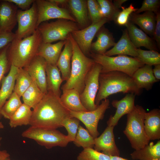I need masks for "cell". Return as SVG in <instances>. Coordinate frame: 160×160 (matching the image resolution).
<instances>
[{"instance_id": "obj_1", "label": "cell", "mask_w": 160, "mask_h": 160, "mask_svg": "<svg viewBox=\"0 0 160 160\" xmlns=\"http://www.w3.org/2000/svg\"><path fill=\"white\" fill-rule=\"evenodd\" d=\"M71 117L70 110L60 97L47 92L32 111L30 126L48 129L63 127L66 118Z\"/></svg>"}, {"instance_id": "obj_2", "label": "cell", "mask_w": 160, "mask_h": 160, "mask_svg": "<svg viewBox=\"0 0 160 160\" xmlns=\"http://www.w3.org/2000/svg\"><path fill=\"white\" fill-rule=\"evenodd\" d=\"M99 87L95 100L97 106L101 101L110 95L119 92L140 95L139 89L132 77L124 73L113 71L100 73L99 78Z\"/></svg>"}, {"instance_id": "obj_3", "label": "cell", "mask_w": 160, "mask_h": 160, "mask_svg": "<svg viewBox=\"0 0 160 160\" xmlns=\"http://www.w3.org/2000/svg\"><path fill=\"white\" fill-rule=\"evenodd\" d=\"M42 42L38 29L32 35L23 39L15 38L10 44L8 59L11 65L18 68L26 67L37 55Z\"/></svg>"}, {"instance_id": "obj_4", "label": "cell", "mask_w": 160, "mask_h": 160, "mask_svg": "<svg viewBox=\"0 0 160 160\" xmlns=\"http://www.w3.org/2000/svg\"><path fill=\"white\" fill-rule=\"evenodd\" d=\"M68 38L72 47L71 73L69 78L62 86L61 89L62 90L75 89L80 94L84 87L86 77L95 62L93 59L87 57L83 53L71 33Z\"/></svg>"}, {"instance_id": "obj_5", "label": "cell", "mask_w": 160, "mask_h": 160, "mask_svg": "<svg viewBox=\"0 0 160 160\" xmlns=\"http://www.w3.org/2000/svg\"><path fill=\"white\" fill-rule=\"evenodd\" d=\"M146 112L142 106L136 105L134 109L127 114L126 126L123 132L132 148L135 150L143 148L150 141L144 127Z\"/></svg>"}, {"instance_id": "obj_6", "label": "cell", "mask_w": 160, "mask_h": 160, "mask_svg": "<svg viewBox=\"0 0 160 160\" xmlns=\"http://www.w3.org/2000/svg\"><path fill=\"white\" fill-rule=\"evenodd\" d=\"M89 55L95 63L101 66V73L117 71L132 77L136 70L144 65L137 58L126 55L108 56L92 52Z\"/></svg>"}, {"instance_id": "obj_7", "label": "cell", "mask_w": 160, "mask_h": 160, "mask_svg": "<svg viewBox=\"0 0 160 160\" xmlns=\"http://www.w3.org/2000/svg\"><path fill=\"white\" fill-rule=\"evenodd\" d=\"M25 138L33 140L48 149L66 147L71 142L67 135L57 129H48L30 126L22 133Z\"/></svg>"}, {"instance_id": "obj_8", "label": "cell", "mask_w": 160, "mask_h": 160, "mask_svg": "<svg viewBox=\"0 0 160 160\" xmlns=\"http://www.w3.org/2000/svg\"><path fill=\"white\" fill-rule=\"evenodd\" d=\"M37 29L41 34L42 41L49 43L65 40L72 32L79 29L76 22L62 19L49 23L43 22Z\"/></svg>"}, {"instance_id": "obj_9", "label": "cell", "mask_w": 160, "mask_h": 160, "mask_svg": "<svg viewBox=\"0 0 160 160\" xmlns=\"http://www.w3.org/2000/svg\"><path fill=\"white\" fill-rule=\"evenodd\" d=\"M101 69L99 64L95 63L86 77L84 87L80 95L82 105L88 111L94 110L97 107L95 100L99 89V78Z\"/></svg>"}, {"instance_id": "obj_10", "label": "cell", "mask_w": 160, "mask_h": 160, "mask_svg": "<svg viewBox=\"0 0 160 160\" xmlns=\"http://www.w3.org/2000/svg\"><path fill=\"white\" fill-rule=\"evenodd\" d=\"M110 101L106 99L101 101L97 108L92 111H75L70 110V116L82 122L92 136L95 138L99 135L97 130L98 122L104 117L106 110L109 108Z\"/></svg>"}, {"instance_id": "obj_11", "label": "cell", "mask_w": 160, "mask_h": 160, "mask_svg": "<svg viewBox=\"0 0 160 160\" xmlns=\"http://www.w3.org/2000/svg\"><path fill=\"white\" fill-rule=\"evenodd\" d=\"M35 2L38 13L37 29L41 23L50 19H65L76 22L67 9L59 7L49 0H36Z\"/></svg>"}, {"instance_id": "obj_12", "label": "cell", "mask_w": 160, "mask_h": 160, "mask_svg": "<svg viewBox=\"0 0 160 160\" xmlns=\"http://www.w3.org/2000/svg\"><path fill=\"white\" fill-rule=\"evenodd\" d=\"M17 19L18 27L15 33L16 38L22 39L33 33L37 29L38 19V11L35 1L28 10L18 9Z\"/></svg>"}, {"instance_id": "obj_13", "label": "cell", "mask_w": 160, "mask_h": 160, "mask_svg": "<svg viewBox=\"0 0 160 160\" xmlns=\"http://www.w3.org/2000/svg\"><path fill=\"white\" fill-rule=\"evenodd\" d=\"M108 21L103 18L99 21L81 30L71 33V35L80 49L85 55L89 54L91 51L92 41L100 29Z\"/></svg>"}, {"instance_id": "obj_14", "label": "cell", "mask_w": 160, "mask_h": 160, "mask_svg": "<svg viewBox=\"0 0 160 160\" xmlns=\"http://www.w3.org/2000/svg\"><path fill=\"white\" fill-rule=\"evenodd\" d=\"M114 128L108 126L100 136L94 138L95 150L109 156H120L119 150L115 142Z\"/></svg>"}, {"instance_id": "obj_15", "label": "cell", "mask_w": 160, "mask_h": 160, "mask_svg": "<svg viewBox=\"0 0 160 160\" xmlns=\"http://www.w3.org/2000/svg\"><path fill=\"white\" fill-rule=\"evenodd\" d=\"M17 8L7 0H0V33L12 32L17 23Z\"/></svg>"}, {"instance_id": "obj_16", "label": "cell", "mask_w": 160, "mask_h": 160, "mask_svg": "<svg viewBox=\"0 0 160 160\" xmlns=\"http://www.w3.org/2000/svg\"><path fill=\"white\" fill-rule=\"evenodd\" d=\"M47 62L42 57L37 55L25 68L32 79L44 94L47 92L46 68Z\"/></svg>"}, {"instance_id": "obj_17", "label": "cell", "mask_w": 160, "mask_h": 160, "mask_svg": "<svg viewBox=\"0 0 160 160\" xmlns=\"http://www.w3.org/2000/svg\"><path fill=\"white\" fill-rule=\"evenodd\" d=\"M135 95L128 93L121 99L114 100L112 103V106L116 108L114 115L110 116L107 122L108 126L114 127L118 123L121 118L131 112L135 106Z\"/></svg>"}, {"instance_id": "obj_18", "label": "cell", "mask_w": 160, "mask_h": 160, "mask_svg": "<svg viewBox=\"0 0 160 160\" xmlns=\"http://www.w3.org/2000/svg\"><path fill=\"white\" fill-rule=\"evenodd\" d=\"M125 26L130 40L136 48L143 47L149 50H158L153 40L135 24L129 21Z\"/></svg>"}, {"instance_id": "obj_19", "label": "cell", "mask_w": 160, "mask_h": 160, "mask_svg": "<svg viewBox=\"0 0 160 160\" xmlns=\"http://www.w3.org/2000/svg\"><path fill=\"white\" fill-rule=\"evenodd\" d=\"M137 49L130 40L126 29L123 31L122 35L118 42L104 55L108 56L117 55H129L136 58L137 54Z\"/></svg>"}, {"instance_id": "obj_20", "label": "cell", "mask_w": 160, "mask_h": 160, "mask_svg": "<svg viewBox=\"0 0 160 160\" xmlns=\"http://www.w3.org/2000/svg\"><path fill=\"white\" fill-rule=\"evenodd\" d=\"M145 133L150 140L160 139V110L155 108L146 112L144 120Z\"/></svg>"}, {"instance_id": "obj_21", "label": "cell", "mask_w": 160, "mask_h": 160, "mask_svg": "<svg viewBox=\"0 0 160 160\" xmlns=\"http://www.w3.org/2000/svg\"><path fill=\"white\" fill-rule=\"evenodd\" d=\"M65 42L66 40L60 41L52 44L42 41L38 49L37 55L43 58L47 63L56 65L61 49Z\"/></svg>"}, {"instance_id": "obj_22", "label": "cell", "mask_w": 160, "mask_h": 160, "mask_svg": "<svg viewBox=\"0 0 160 160\" xmlns=\"http://www.w3.org/2000/svg\"><path fill=\"white\" fill-rule=\"evenodd\" d=\"M132 77L137 87L141 89L149 90L154 83L159 81L153 75L152 66L147 65L138 69Z\"/></svg>"}, {"instance_id": "obj_23", "label": "cell", "mask_w": 160, "mask_h": 160, "mask_svg": "<svg viewBox=\"0 0 160 160\" xmlns=\"http://www.w3.org/2000/svg\"><path fill=\"white\" fill-rule=\"evenodd\" d=\"M97 39L92 44L91 50L94 53L104 55L116 44L113 36L109 31L103 26L96 34Z\"/></svg>"}, {"instance_id": "obj_24", "label": "cell", "mask_w": 160, "mask_h": 160, "mask_svg": "<svg viewBox=\"0 0 160 160\" xmlns=\"http://www.w3.org/2000/svg\"><path fill=\"white\" fill-rule=\"evenodd\" d=\"M129 21L137 24L146 33L153 36L156 24V14L151 12H145L142 14L133 12L130 15Z\"/></svg>"}, {"instance_id": "obj_25", "label": "cell", "mask_w": 160, "mask_h": 160, "mask_svg": "<svg viewBox=\"0 0 160 160\" xmlns=\"http://www.w3.org/2000/svg\"><path fill=\"white\" fill-rule=\"evenodd\" d=\"M18 68L11 65L8 74L4 77L1 81L0 89V119L2 117L1 110L13 92Z\"/></svg>"}, {"instance_id": "obj_26", "label": "cell", "mask_w": 160, "mask_h": 160, "mask_svg": "<svg viewBox=\"0 0 160 160\" xmlns=\"http://www.w3.org/2000/svg\"><path fill=\"white\" fill-rule=\"evenodd\" d=\"M64 46V49L60 55L56 65L61 73L63 80L67 81L70 75L71 61L72 55V45L68 37L66 40Z\"/></svg>"}, {"instance_id": "obj_27", "label": "cell", "mask_w": 160, "mask_h": 160, "mask_svg": "<svg viewBox=\"0 0 160 160\" xmlns=\"http://www.w3.org/2000/svg\"><path fill=\"white\" fill-rule=\"evenodd\" d=\"M46 71L47 92L60 97V87L63 81L58 68L57 65L47 63Z\"/></svg>"}, {"instance_id": "obj_28", "label": "cell", "mask_w": 160, "mask_h": 160, "mask_svg": "<svg viewBox=\"0 0 160 160\" xmlns=\"http://www.w3.org/2000/svg\"><path fill=\"white\" fill-rule=\"evenodd\" d=\"M67 4L78 25L82 27L86 26L89 19L87 1L69 0Z\"/></svg>"}, {"instance_id": "obj_29", "label": "cell", "mask_w": 160, "mask_h": 160, "mask_svg": "<svg viewBox=\"0 0 160 160\" xmlns=\"http://www.w3.org/2000/svg\"><path fill=\"white\" fill-rule=\"evenodd\" d=\"M80 94L74 89L63 90L60 98L63 104L69 110L75 111H88L82 105Z\"/></svg>"}, {"instance_id": "obj_30", "label": "cell", "mask_w": 160, "mask_h": 160, "mask_svg": "<svg viewBox=\"0 0 160 160\" xmlns=\"http://www.w3.org/2000/svg\"><path fill=\"white\" fill-rule=\"evenodd\" d=\"M133 160H160V140L154 144L153 142L143 148L135 150L130 154Z\"/></svg>"}, {"instance_id": "obj_31", "label": "cell", "mask_w": 160, "mask_h": 160, "mask_svg": "<svg viewBox=\"0 0 160 160\" xmlns=\"http://www.w3.org/2000/svg\"><path fill=\"white\" fill-rule=\"evenodd\" d=\"M32 114L31 108L23 103L9 119V124L12 128L29 125Z\"/></svg>"}, {"instance_id": "obj_32", "label": "cell", "mask_w": 160, "mask_h": 160, "mask_svg": "<svg viewBox=\"0 0 160 160\" xmlns=\"http://www.w3.org/2000/svg\"><path fill=\"white\" fill-rule=\"evenodd\" d=\"M45 94L38 87L35 81L32 82L23 93L22 97L23 103L34 109L42 99Z\"/></svg>"}, {"instance_id": "obj_33", "label": "cell", "mask_w": 160, "mask_h": 160, "mask_svg": "<svg viewBox=\"0 0 160 160\" xmlns=\"http://www.w3.org/2000/svg\"><path fill=\"white\" fill-rule=\"evenodd\" d=\"M32 81L33 79L25 68H18L13 92L21 97Z\"/></svg>"}, {"instance_id": "obj_34", "label": "cell", "mask_w": 160, "mask_h": 160, "mask_svg": "<svg viewBox=\"0 0 160 160\" xmlns=\"http://www.w3.org/2000/svg\"><path fill=\"white\" fill-rule=\"evenodd\" d=\"M22 103L20 97L13 92L1 110V116L9 120Z\"/></svg>"}, {"instance_id": "obj_35", "label": "cell", "mask_w": 160, "mask_h": 160, "mask_svg": "<svg viewBox=\"0 0 160 160\" xmlns=\"http://www.w3.org/2000/svg\"><path fill=\"white\" fill-rule=\"evenodd\" d=\"M77 147L83 149L92 148L94 145V138L88 131L79 125L74 140L73 142Z\"/></svg>"}, {"instance_id": "obj_36", "label": "cell", "mask_w": 160, "mask_h": 160, "mask_svg": "<svg viewBox=\"0 0 160 160\" xmlns=\"http://www.w3.org/2000/svg\"><path fill=\"white\" fill-rule=\"evenodd\" d=\"M100 7V12L103 18H105L109 21H115L119 9H117L111 1L97 0Z\"/></svg>"}, {"instance_id": "obj_37", "label": "cell", "mask_w": 160, "mask_h": 160, "mask_svg": "<svg viewBox=\"0 0 160 160\" xmlns=\"http://www.w3.org/2000/svg\"><path fill=\"white\" fill-rule=\"evenodd\" d=\"M137 59L144 65L151 66L160 64V54L157 51L137 48Z\"/></svg>"}, {"instance_id": "obj_38", "label": "cell", "mask_w": 160, "mask_h": 160, "mask_svg": "<svg viewBox=\"0 0 160 160\" xmlns=\"http://www.w3.org/2000/svg\"><path fill=\"white\" fill-rule=\"evenodd\" d=\"M77 160H110V156L98 151L92 148L84 149L77 157Z\"/></svg>"}, {"instance_id": "obj_39", "label": "cell", "mask_w": 160, "mask_h": 160, "mask_svg": "<svg viewBox=\"0 0 160 160\" xmlns=\"http://www.w3.org/2000/svg\"><path fill=\"white\" fill-rule=\"evenodd\" d=\"M79 123V120L71 116L65 119L63 122L62 126L67 131V135L71 142H73L75 139Z\"/></svg>"}, {"instance_id": "obj_40", "label": "cell", "mask_w": 160, "mask_h": 160, "mask_svg": "<svg viewBox=\"0 0 160 160\" xmlns=\"http://www.w3.org/2000/svg\"><path fill=\"white\" fill-rule=\"evenodd\" d=\"M10 44L0 49V84L4 75L9 70L11 66L8 57Z\"/></svg>"}, {"instance_id": "obj_41", "label": "cell", "mask_w": 160, "mask_h": 160, "mask_svg": "<svg viewBox=\"0 0 160 160\" xmlns=\"http://www.w3.org/2000/svg\"><path fill=\"white\" fill-rule=\"evenodd\" d=\"M121 8L122 10L119 13L114 21L119 25L125 26L129 21L130 15L135 12L138 9L135 8L132 4L127 7L122 6Z\"/></svg>"}, {"instance_id": "obj_42", "label": "cell", "mask_w": 160, "mask_h": 160, "mask_svg": "<svg viewBox=\"0 0 160 160\" xmlns=\"http://www.w3.org/2000/svg\"><path fill=\"white\" fill-rule=\"evenodd\" d=\"M87 8L92 23L100 21L102 18L100 12V7L97 0L87 1Z\"/></svg>"}, {"instance_id": "obj_43", "label": "cell", "mask_w": 160, "mask_h": 160, "mask_svg": "<svg viewBox=\"0 0 160 160\" xmlns=\"http://www.w3.org/2000/svg\"><path fill=\"white\" fill-rule=\"evenodd\" d=\"M160 1L159 0H144L141 7L134 13L139 14L143 12H151L155 14L159 12Z\"/></svg>"}, {"instance_id": "obj_44", "label": "cell", "mask_w": 160, "mask_h": 160, "mask_svg": "<svg viewBox=\"0 0 160 160\" xmlns=\"http://www.w3.org/2000/svg\"><path fill=\"white\" fill-rule=\"evenodd\" d=\"M15 33H0V49L11 43L16 38Z\"/></svg>"}, {"instance_id": "obj_45", "label": "cell", "mask_w": 160, "mask_h": 160, "mask_svg": "<svg viewBox=\"0 0 160 160\" xmlns=\"http://www.w3.org/2000/svg\"><path fill=\"white\" fill-rule=\"evenodd\" d=\"M15 4L21 10H26L30 8L35 2L34 0H7Z\"/></svg>"}, {"instance_id": "obj_46", "label": "cell", "mask_w": 160, "mask_h": 160, "mask_svg": "<svg viewBox=\"0 0 160 160\" xmlns=\"http://www.w3.org/2000/svg\"><path fill=\"white\" fill-rule=\"evenodd\" d=\"M156 24L153 34V39L156 41L159 48L160 47V13L156 14Z\"/></svg>"}, {"instance_id": "obj_47", "label": "cell", "mask_w": 160, "mask_h": 160, "mask_svg": "<svg viewBox=\"0 0 160 160\" xmlns=\"http://www.w3.org/2000/svg\"><path fill=\"white\" fill-rule=\"evenodd\" d=\"M153 72L155 78L159 81L160 80V64L154 65Z\"/></svg>"}, {"instance_id": "obj_48", "label": "cell", "mask_w": 160, "mask_h": 160, "mask_svg": "<svg viewBox=\"0 0 160 160\" xmlns=\"http://www.w3.org/2000/svg\"><path fill=\"white\" fill-rule=\"evenodd\" d=\"M127 1V0H115L113 2L114 6L117 9L121 8L122 4Z\"/></svg>"}, {"instance_id": "obj_49", "label": "cell", "mask_w": 160, "mask_h": 160, "mask_svg": "<svg viewBox=\"0 0 160 160\" xmlns=\"http://www.w3.org/2000/svg\"><path fill=\"white\" fill-rule=\"evenodd\" d=\"M10 156L6 150H0V160H5L7 157Z\"/></svg>"}, {"instance_id": "obj_50", "label": "cell", "mask_w": 160, "mask_h": 160, "mask_svg": "<svg viewBox=\"0 0 160 160\" xmlns=\"http://www.w3.org/2000/svg\"><path fill=\"white\" fill-rule=\"evenodd\" d=\"M52 2L59 6V5H64L67 4L68 0H49Z\"/></svg>"}, {"instance_id": "obj_51", "label": "cell", "mask_w": 160, "mask_h": 160, "mask_svg": "<svg viewBox=\"0 0 160 160\" xmlns=\"http://www.w3.org/2000/svg\"><path fill=\"white\" fill-rule=\"evenodd\" d=\"M110 160H128L127 159L124 158L120 156H110Z\"/></svg>"}, {"instance_id": "obj_52", "label": "cell", "mask_w": 160, "mask_h": 160, "mask_svg": "<svg viewBox=\"0 0 160 160\" xmlns=\"http://www.w3.org/2000/svg\"><path fill=\"white\" fill-rule=\"evenodd\" d=\"M4 126L2 122L0 121V129H3L4 128Z\"/></svg>"}, {"instance_id": "obj_53", "label": "cell", "mask_w": 160, "mask_h": 160, "mask_svg": "<svg viewBox=\"0 0 160 160\" xmlns=\"http://www.w3.org/2000/svg\"><path fill=\"white\" fill-rule=\"evenodd\" d=\"M5 160H12L10 157V156H9L7 157L5 159Z\"/></svg>"}, {"instance_id": "obj_54", "label": "cell", "mask_w": 160, "mask_h": 160, "mask_svg": "<svg viewBox=\"0 0 160 160\" xmlns=\"http://www.w3.org/2000/svg\"><path fill=\"white\" fill-rule=\"evenodd\" d=\"M1 140H2V138H1V137H0V145H1V143H0V142H1Z\"/></svg>"}]
</instances>
